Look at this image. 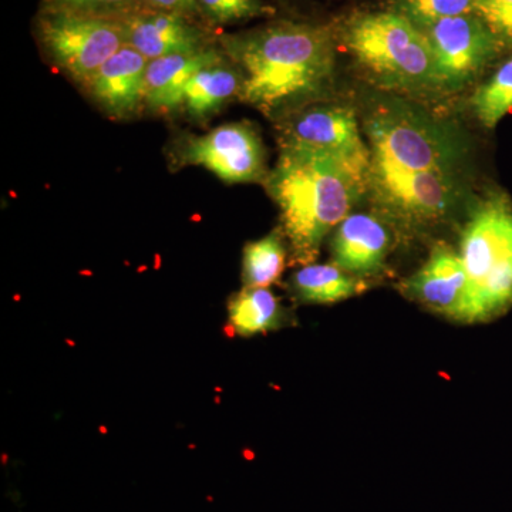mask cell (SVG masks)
<instances>
[{
    "mask_svg": "<svg viewBox=\"0 0 512 512\" xmlns=\"http://www.w3.org/2000/svg\"><path fill=\"white\" fill-rule=\"evenodd\" d=\"M363 123L369 191L384 214L429 225L458 210L466 200L467 146L456 128L393 97L373 100Z\"/></svg>",
    "mask_w": 512,
    "mask_h": 512,
    "instance_id": "1",
    "label": "cell"
},
{
    "mask_svg": "<svg viewBox=\"0 0 512 512\" xmlns=\"http://www.w3.org/2000/svg\"><path fill=\"white\" fill-rule=\"evenodd\" d=\"M369 173L370 161L282 144L265 184L299 261L315 259L326 235L369 191Z\"/></svg>",
    "mask_w": 512,
    "mask_h": 512,
    "instance_id": "2",
    "label": "cell"
},
{
    "mask_svg": "<svg viewBox=\"0 0 512 512\" xmlns=\"http://www.w3.org/2000/svg\"><path fill=\"white\" fill-rule=\"evenodd\" d=\"M221 46L242 74L238 99L265 114L318 96L335 69V40L326 26L275 23L222 36Z\"/></svg>",
    "mask_w": 512,
    "mask_h": 512,
    "instance_id": "3",
    "label": "cell"
},
{
    "mask_svg": "<svg viewBox=\"0 0 512 512\" xmlns=\"http://www.w3.org/2000/svg\"><path fill=\"white\" fill-rule=\"evenodd\" d=\"M343 45L384 89H437L436 67L426 33L397 12L360 13L346 23Z\"/></svg>",
    "mask_w": 512,
    "mask_h": 512,
    "instance_id": "4",
    "label": "cell"
},
{
    "mask_svg": "<svg viewBox=\"0 0 512 512\" xmlns=\"http://www.w3.org/2000/svg\"><path fill=\"white\" fill-rule=\"evenodd\" d=\"M458 254L467 275L471 322L507 311L512 303V205L507 195L493 192L478 202Z\"/></svg>",
    "mask_w": 512,
    "mask_h": 512,
    "instance_id": "5",
    "label": "cell"
},
{
    "mask_svg": "<svg viewBox=\"0 0 512 512\" xmlns=\"http://www.w3.org/2000/svg\"><path fill=\"white\" fill-rule=\"evenodd\" d=\"M39 35L52 62L82 86L127 45L117 15L55 6H50L39 19Z\"/></svg>",
    "mask_w": 512,
    "mask_h": 512,
    "instance_id": "6",
    "label": "cell"
},
{
    "mask_svg": "<svg viewBox=\"0 0 512 512\" xmlns=\"http://www.w3.org/2000/svg\"><path fill=\"white\" fill-rule=\"evenodd\" d=\"M178 167L197 165L228 184L266 180L265 148L258 131L247 121L228 123L201 136H187L175 153Z\"/></svg>",
    "mask_w": 512,
    "mask_h": 512,
    "instance_id": "7",
    "label": "cell"
},
{
    "mask_svg": "<svg viewBox=\"0 0 512 512\" xmlns=\"http://www.w3.org/2000/svg\"><path fill=\"white\" fill-rule=\"evenodd\" d=\"M423 32L433 50L436 87L447 92L466 87L501 46L476 13L440 20Z\"/></svg>",
    "mask_w": 512,
    "mask_h": 512,
    "instance_id": "8",
    "label": "cell"
},
{
    "mask_svg": "<svg viewBox=\"0 0 512 512\" xmlns=\"http://www.w3.org/2000/svg\"><path fill=\"white\" fill-rule=\"evenodd\" d=\"M404 295L450 319L471 322L470 293L460 254L440 244L402 284Z\"/></svg>",
    "mask_w": 512,
    "mask_h": 512,
    "instance_id": "9",
    "label": "cell"
},
{
    "mask_svg": "<svg viewBox=\"0 0 512 512\" xmlns=\"http://www.w3.org/2000/svg\"><path fill=\"white\" fill-rule=\"evenodd\" d=\"M282 144L370 161L356 113L346 106H316L295 114L282 128Z\"/></svg>",
    "mask_w": 512,
    "mask_h": 512,
    "instance_id": "10",
    "label": "cell"
},
{
    "mask_svg": "<svg viewBox=\"0 0 512 512\" xmlns=\"http://www.w3.org/2000/svg\"><path fill=\"white\" fill-rule=\"evenodd\" d=\"M148 62L134 47L124 45L83 87L104 113L130 119L144 104Z\"/></svg>",
    "mask_w": 512,
    "mask_h": 512,
    "instance_id": "11",
    "label": "cell"
},
{
    "mask_svg": "<svg viewBox=\"0 0 512 512\" xmlns=\"http://www.w3.org/2000/svg\"><path fill=\"white\" fill-rule=\"evenodd\" d=\"M126 43L148 60L192 53L205 47L204 35L180 13L141 8L117 15Z\"/></svg>",
    "mask_w": 512,
    "mask_h": 512,
    "instance_id": "12",
    "label": "cell"
},
{
    "mask_svg": "<svg viewBox=\"0 0 512 512\" xmlns=\"http://www.w3.org/2000/svg\"><path fill=\"white\" fill-rule=\"evenodd\" d=\"M389 248L390 234L382 221L369 214H350L333 234V264L357 278L375 275L382 271Z\"/></svg>",
    "mask_w": 512,
    "mask_h": 512,
    "instance_id": "13",
    "label": "cell"
},
{
    "mask_svg": "<svg viewBox=\"0 0 512 512\" xmlns=\"http://www.w3.org/2000/svg\"><path fill=\"white\" fill-rule=\"evenodd\" d=\"M224 59L215 49L177 53L148 62L144 104L153 111H171L183 106L185 87L198 70Z\"/></svg>",
    "mask_w": 512,
    "mask_h": 512,
    "instance_id": "14",
    "label": "cell"
},
{
    "mask_svg": "<svg viewBox=\"0 0 512 512\" xmlns=\"http://www.w3.org/2000/svg\"><path fill=\"white\" fill-rule=\"evenodd\" d=\"M242 74L235 64L222 59L208 64L191 77L184 90L183 109L195 120H205L239 96Z\"/></svg>",
    "mask_w": 512,
    "mask_h": 512,
    "instance_id": "15",
    "label": "cell"
},
{
    "mask_svg": "<svg viewBox=\"0 0 512 512\" xmlns=\"http://www.w3.org/2000/svg\"><path fill=\"white\" fill-rule=\"evenodd\" d=\"M292 288L303 303L330 305L357 295L362 282L335 264L306 265L293 276Z\"/></svg>",
    "mask_w": 512,
    "mask_h": 512,
    "instance_id": "16",
    "label": "cell"
},
{
    "mask_svg": "<svg viewBox=\"0 0 512 512\" xmlns=\"http://www.w3.org/2000/svg\"><path fill=\"white\" fill-rule=\"evenodd\" d=\"M229 325L237 335L251 336L278 329L284 320L281 303L268 288H247L232 296Z\"/></svg>",
    "mask_w": 512,
    "mask_h": 512,
    "instance_id": "17",
    "label": "cell"
},
{
    "mask_svg": "<svg viewBox=\"0 0 512 512\" xmlns=\"http://www.w3.org/2000/svg\"><path fill=\"white\" fill-rule=\"evenodd\" d=\"M284 229H275L244 248L242 279L247 288H268L275 284L285 269Z\"/></svg>",
    "mask_w": 512,
    "mask_h": 512,
    "instance_id": "18",
    "label": "cell"
},
{
    "mask_svg": "<svg viewBox=\"0 0 512 512\" xmlns=\"http://www.w3.org/2000/svg\"><path fill=\"white\" fill-rule=\"evenodd\" d=\"M471 104L477 119L487 128H494L511 113L512 59L501 64L493 76L478 87Z\"/></svg>",
    "mask_w": 512,
    "mask_h": 512,
    "instance_id": "19",
    "label": "cell"
},
{
    "mask_svg": "<svg viewBox=\"0 0 512 512\" xmlns=\"http://www.w3.org/2000/svg\"><path fill=\"white\" fill-rule=\"evenodd\" d=\"M476 0H397V13L421 30L434 23L474 13Z\"/></svg>",
    "mask_w": 512,
    "mask_h": 512,
    "instance_id": "20",
    "label": "cell"
},
{
    "mask_svg": "<svg viewBox=\"0 0 512 512\" xmlns=\"http://www.w3.org/2000/svg\"><path fill=\"white\" fill-rule=\"evenodd\" d=\"M197 5L215 23L238 22L274 13V9L261 0H197Z\"/></svg>",
    "mask_w": 512,
    "mask_h": 512,
    "instance_id": "21",
    "label": "cell"
},
{
    "mask_svg": "<svg viewBox=\"0 0 512 512\" xmlns=\"http://www.w3.org/2000/svg\"><path fill=\"white\" fill-rule=\"evenodd\" d=\"M474 13L493 32L500 45L512 46V0H476Z\"/></svg>",
    "mask_w": 512,
    "mask_h": 512,
    "instance_id": "22",
    "label": "cell"
},
{
    "mask_svg": "<svg viewBox=\"0 0 512 512\" xmlns=\"http://www.w3.org/2000/svg\"><path fill=\"white\" fill-rule=\"evenodd\" d=\"M50 6L82 10V12L101 13V15H120L131 10L143 8L141 0H49Z\"/></svg>",
    "mask_w": 512,
    "mask_h": 512,
    "instance_id": "23",
    "label": "cell"
},
{
    "mask_svg": "<svg viewBox=\"0 0 512 512\" xmlns=\"http://www.w3.org/2000/svg\"><path fill=\"white\" fill-rule=\"evenodd\" d=\"M144 8L187 15L198 8L197 0H141Z\"/></svg>",
    "mask_w": 512,
    "mask_h": 512,
    "instance_id": "24",
    "label": "cell"
}]
</instances>
